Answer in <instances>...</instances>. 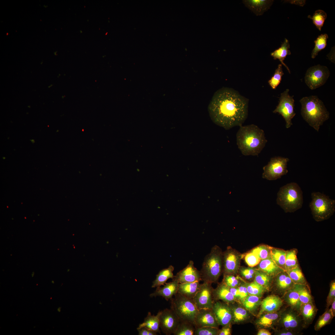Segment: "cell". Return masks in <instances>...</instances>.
Returning a JSON list of instances; mask_svg holds the SVG:
<instances>
[{
  "label": "cell",
  "instance_id": "cell-1",
  "mask_svg": "<svg viewBox=\"0 0 335 335\" xmlns=\"http://www.w3.org/2000/svg\"><path fill=\"white\" fill-rule=\"evenodd\" d=\"M248 100L233 89L223 87L214 93L208 107L210 117L226 130L240 126L248 115Z\"/></svg>",
  "mask_w": 335,
  "mask_h": 335
},
{
  "label": "cell",
  "instance_id": "cell-2",
  "mask_svg": "<svg viewBox=\"0 0 335 335\" xmlns=\"http://www.w3.org/2000/svg\"><path fill=\"white\" fill-rule=\"evenodd\" d=\"M236 138L239 149L245 156H258L267 142L264 131L253 124L240 126Z\"/></svg>",
  "mask_w": 335,
  "mask_h": 335
},
{
  "label": "cell",
  "instance_id": "cell-3",
  "mask_svg": "<svg viewBox=\"0 0 335 335\" xmlns=\"http://www.w3.org/2000/svg\"><path fill=\"white\" fill-rule=\"evenodd\" d=\"M301 114L303 119L317 132L329 118V113L324 103L316 96L302 98Z\"/></svg>",
  "mask_w": 335,
  "mask_h": 335
},
{
  "label": "cell",
  "instance_id": "cell-4",
  "mask_svg": "<svg viewBox=\"0 0 335 335\" xmlns=\"http://www.w3.org/2000/svg\"><path fill=\"white\" fill-rule=\"evenodd\" d=\"M277 196V204L286 213L294 212L302 207L303 192L296 183L291 182L281 187Z\"/></svg>",
  "mask_w": 335,
  "mask_h": 335
},
{
  "label": "cell",
  "instance_id": "cell-5",
  "mask_svg": "<svg viewBox=\"0 0 335 335\" xmlns=\"http://www.w3.org/2000/svg\"><path fill=\"white\" fill-rule=\"evenodd\" d=\"M223 252L215 245L205 257L200 271L201 280L212 284L216 282L223 270Z\"/></svg>",
  "mask_w": 335,
  "mask_h": 335
},
{
  "label": "cell",
  "instance_id": "cell-6",
  "mask_svg": "<svg viewBox=\"0 0 335 335\" xmlns=\"http://www.w3.org/2000/svg\"><path fill=\"white\" fill-rule=\"evenodd\" d=\"M311 200L309 204L313 218L316 221L328 219L335 211V201L319 192L311 194Z\"/></svg>",
  "mask_w": 335,
  "mask_h": 335
},
{
  "label": "cell",
  "instance_id": "cell-7",
  "mask_svg": "<svg viewBox=\"0 0 335 335\" xmlns=\"http://www.w3.org/2000/svg\"><path fill=\"white\" fill-rule=\"evenodd\" d=\"M170 300L171 309L176 314L180 322L190 323L194 325L199 310L192 299L186 298L178 293Z\"/></svg>",
  "mask_w": 335,
  "mask_h": 335
},
{
  "label": "cell",
  "instance_id": "cell-8",
  "mask_svg": "<svg viewBox=\"0 0 335 335\" xmlns=\"http://www.w3.org/2000/svg\"><path fill=\"white\" fill-rule=\"evenodd\" d=\"M289 161L288 158L280 156L271 158L268 164L263 167L262 177L270 181L281 178L288 172L287 165Z\"/></svg>",
  "mask_w": 335,
  "mask_h": 335
},
{
  "label": "cell",
  "instance_id": "cell-9",
  "mask_svg": "<svg viewBox=\"0 0 335 335\" xmlns=\"http://www.w3.org/2000/svg\"><path fill=\"white\" fill-rule=\"evenodd\" d=\"M289 91V89H286L281 94L279 104L273 111V113H278L283 117L286 122L287 128H290L293 125L292 120L296 114L294 110L293 96L290 95Z\"/></svg>",
  "mask_w": 335,
  "mask_h": 335
},
{
  "label": "cell",
  "instance_id": "cell-10",
  "mask_svg": "<svg viewBox=\"0 0 335 335\" xmlns=\"http://www.w3.org/2000/svg\"><path fill=\"white\" fill-rule=\"evenodd\" d=\"M330 74L327 67L318 65L307 69L304 77L305 82L310 89L314 90L324 85Z\"/></svg>",
  "mask_w": 335,
  "mask_h": 335
},
{
  "label": "cell",
  "instance_id": "cell-11",
  "mask_svg": "<svg viewBox=\"0 0 335 335\" xmlns=\"http://www.w3.org/2000/svg\"><path fill=\"white\" fill-rule=\"evenodd\" d=\"M243 258V254L231 247L228 246L223 252L222 272L224 275H236L240 266L241 260Z\"/></svg>",
  "mask_w": 335,
  "mask_h": 335
},
{
  "label": "cell",
  "instance_id": "cell-12",
  "mask_svg": "<svg viewBox=\"0 0 335 335\" xmlns=\"http://www.w3.org/2000/svg\"><path fill=\"white\" fill-rule=\"evenodd\" d=\"M211 284L203 282L193 300L198 310L211 309L214 302Z\"/></svg>",
  "mask_w": 335,
  "mask_h": 335
},
{
  "label": "cell",
  "instance_id": "cell-13",
  "mask_svg": "<svg viewBox=\"0 0 335 335\" xmlns=\"http://www.w3.org/2000/svg\"><path fill=\"white\" fill-rule=\"evenodd\" d=\"M159 321L160 327L167 335L173 334L180 322L175 312L171 309H168L160 311Z\"/></svg>",
  "mask_w": 335,
  "mask_h": 335
},
{
  "label": "cell",
  "instance_id": "cell-14",
  "mask_svg": "<svg viewBox=\"0 0 335 335\" xmlns=\"http://www.w3.org/2000/svg\"><path fill=\"white\" fill-rule=\"evenodd\" d=\"M212 310L219 325L224 326L230 324L232 321V310L226 303L216 301L214 302Z\"/></svg>",
  "mask_w": 335,
  "mask_h": 335
},
{
  "label": "cell",
  "instance_id": "cell-15",
  "mask_svg": "<svg viewBox=\"0 0 335 335\" xmlns=\"http://www.w3.org/2000/svg\"><path fill=\"white\" fill-rule=\"evenodd\" d=\"M172 279L177 281L179 284L194 282L201 280L200 271L194 266V262L190 261L187 265L178 272Z\"/></svg>",
  "mask_w": 335,
  "mask_h": 335
},
{
  "label": "cell",
  "instance_id": "cell-16",
  "mask_svg": "<svg viewBox=\"0 0 335 335\" xmlns=\"http://www.w3.org/2000/svg\"><path fill=\"white\" fill-rule=\"evenodd\" d=\"M194 326L195 328L211 326L218 328V324L212 310H199L195 317Z\"/></svg>",
  "mask_w": 335,
  "mask_h": 335
},
{
  "label": "cell",
  "instance_id": "cell-17",
  "mask_svg": "<svg viewBox=\"0 0 335 335\" xmlns=\"http://www.w3.org/2000/svg\"><path fill=\"white\" fill-rule=\"evenodd\" d=\"M282 305L283 301L278 296L275 295L269 296L261 302L260 310L258 316L264 314L275 312L279 309Z\"/></svg>",
  "mask_w": 335,
  "mask_h": 335
},
{
  "label": "cell",
  "instance_id": "cell-18",
  "mask_svg": "<svg viewBox=\"0 0 335 335\" xmlns=\"http://www.w3.org/2000/svg\"><path fill=\"white\" fill-rule=\"evenodd\" d=\"M179 283L177 281L172 279L171 282L166 283L163 287H157L156 290L150 295V297L161 296L168 301L178 292Z\"/></svg>",
  "mask_w": 335,
  "mask_h": 335
},
{
  "label": "cell",
  "instance_id": "cell-19",
  "mask_svg": "<svg viewBox=\"0 0 335 335\" xmlns=\"http://www.w3.org/2000/svg\"><path fill=\"white\" fill-rule=\"evenodd\" d=\"M273 0H243L245 6L257 16L262 15L269 9L272 4Z\"/></svg>",
  "mask_w": 335,
  "mask_h": 335
},
{
  "label": "cell",
  "instance_id": "cell-20",
  "mask_svg": "<svg viewBox=\"0 0 335 335\" xmlns=\"http://www.w3.org/2000/svg\"><path fill=\"white\" fill-rule=\"evenodd\" d=\"M257 266L258 270L274 278L280 273L284 271L278 266L271 258L261 260Z\"/></svg>",
  "mask_w": 335,
  "mask_h": 335
},
{
  "label": "cell",
  "instance_id": "cell-21",
  "mask_svg": "<svg viewBox=\"0 0 335 335\" xmlns=\"http://www.w3.org/2000/svg\"><path fill=\"white\" fill-rule=\"evenodd\" d=\"M212 295L213 299L217 301L221 300L226 303H231L236 299L230 291L229 287L222 282L216 288L213 289Z\"/></svg>",
  "mask_w": 335,
  "mask_h": 335
},
{
  "label": "cell",
  "instance_id": "cell-22",
  "mask_svg": "<svg viewBox=\"0 0 335 335\" xmlns=\"http://www.w3.org/2000/svg\"><path fill=\"white\" fill-rule=\"evenodd\" d=\"M200 285L199 281L179 284L177 293L186 298L193 299Z\"/></svg>",
  "mask_w": 335,
  "mask_h": 335
},
{
  "label": "cell",
  "instance_id": "cell-23",
  "mask_svg": "<svg viewBox=\"0 0 335 335\" xmlns=\"http://www.w3.org/2000/svg\"><path fill=\"white\" fill-rule=\"evenodd\" d=\"M290 47V44L288 40L286 38H285L283 42L281 44V46L271 52L270 55L274 59H278L281 63V64L286 67L288 72L290 74V71L289 68L284 62L287 56L290 55L291 54L290 51L289 50Z\"/></svg>",
  "mask_w": 335,
  "mask_h": 335
},
{
  "label": "cell",
  "instance_id": "cell-24",
  "mask_svg": "<svg viewBox=\"0 0 335 335\" xmlns=\"http://www.w3.org/2000/svg\"><path fill=\"white\" fill-rule=\"evenodd\" d=\"M160 311H159L156 315H152L149 312L143 323L139 324L137 329L145 327L156 333H160L159 316Z\"/></svg>",
  "mask_w": 335,
  "mask_h": 335
},
{
  "label": "cell",
  "instance_id": "cell-25",
  "mask_svg": "<svg viewBox=\"0 0 335 335\" xmlns=\"http://www.w3.org/2000/svg\"><path fill=\"white\" fill-rule=\"evenodd\" d=\"M174 267L172 265L160 270L156 275L155 279L153 282L151 287L154 288L164 285L169 279H172L174 277L173 271Z\"/></svg>",
  "mask_w": 335,
  "mask_h": 335
},
{
  "label": "cell",
  "instance_id": "cell-26",
  "mask_svg": "<svg viewBox=\"0 0 335 335\" xmlns=\"http://www.w3.org/2000/svg\"><path fill=\"white\" fill-rule=\"evenodd\" d=\"M286 251L272 247L271 258L275 263L285 271Z\"/></svg>",
  "mask_w": 335,
  "mask_h": 335
},
{
  "label": "cell",
  "instance_id": "cell-27",
  "mask_svg": "<svg viewBox=\"0 0 335 335\" xmlns=\"http://www.w3.org/2000/svg\"><path fill=\"white\" fill-rule=\"evenodd\" d=\"M274 278L277 286L281 289L284 290L289 288L294 284L285 271L280 273Z\"/></svg>",
  "mask_w": 335,
  "mask_h": 335
},
{
  "label": "cell",
  "instance_id": "cell-28",
  "mask_svg": "<svg viewBox=\"0 0 335 335\" xmlns=\"http://www.w3.org/2000/svg\"><path fill=\"white\" fill-rule=\"evenodd\" d=\"M297 250L293 248L286 251L285 271L290 270L299 265L297 258Z\"/></svg>",
  "mask_w": 335,
  "mask_h": 335
},
{
  "label": "cell",
  "instance_id": "cell-29",
  "mask_svg": "<svg viewBox=\"0 0 335 335\" xmlns=\"http://www.w3.org/2000/svg\"><path fill=\"white\" fill-rule=\"evenodd\" d=\"M294 284H305L306 281L299 265L286 271Z\"/></svg>",
  "mask_w": 335,
  "mask_h": 335
},
{
  "label": "cell",
  "instance_id": "cell-30",
  "mask_svg": "<svg viewBox=\"0 0 335 335\" xmlns=\"http://www.w3.org/2000/svg\"><path fill=\"white\" fill-rule=\"evenodd\" d=\"M328 38V36L327 34H322L319 35L314 41L315 46L311 53L312 58H315L318 53L326 47Z\"/></svg>",
  "mask_w": 335,
  "mask_h": 335
},
{
  "label": "cell",
  "instance_id": "cell-31",
  "mask_svg": "<svg viewBox=\"0 0 335 335\" xmlns=\"http://www.w3.org/2000/svg\"><path fill=\"white\" fill-rule=\"evenodd\" d=\"M327 17L326 13L322 10H316L312 16L308 15V17L311 19L313 24L320 31L323 26L325 20Z\"/></svg>",
  "mask_w": 335,
  "mask_h": 335
},
{
  "label": "cell",
  "instance_id": "cell-32",
  "mask_svg": "<svg viewBox=\"0 0 335 335\" xmlns=\"http://www.w3.org/2000/svg\"><path fill=\"white\" fill-rule=\"evenodd\" d=\"M294 286L288 291L287 300L290 305L296 306L301 304L299 299V284H294Z\"/></svg>",
  "mask_w": 335,
  "mask_h": 335
},
{
  "label": "cell",
  "instance_id": "cell-33",
  "mask_svg": "<svg viewBox=\"0 0 335 335\" xmlns=\"http://www.w3.org/2000/svg\"><path fill=\"white\" fill-rule=\"evenodd\" d=\"M195 329V327L193 324L187 322H180L173 334L193 335Z\"/></svg>",
  "mask_w": 335,
  "mask_h": 335
},
{
  "label": "cell",
  "instance_id": "cell-34",
  "mask_svg": "<svg viewBox=\"0 0 335 335\" xmlns=\"http://www.w3.org/2000/svg\"><path fill=\"white\" fill-rule=\"evenodd\" d=\"M242 301V304L245 309L250 311H254L260 303V297L248 295Z\"/></svg>",
  "mask_w": 335,
  "mask_h": 335
},
{
  "label": "cell",
  "instance_id": "cell-35",
  "mask_svg": "<svg viewBox=\"0 0 335 335\" xmlns=\"http://www.w3.org/2000/svg\"><path fill=\"white\" fill-rule=\"evenodd\" d=\"M273 278L257 269L254 279V281L268 289Z\"/></svg>",
  "mask_w": 335,
  "mask_h": 335
},
{
  "label": "cell",
  "instance_id": "cell-36",
  "mask_svg": "<svg viewBox=\"0 0 335 335\" xmlns=\"http://www.w3.org/2000/svg\"><path fill=\"white\" fill-rule=\"evenodd\" d=\"M278 317V314L276 312L265 313L260 317L257 324L264 327H269L271 326Z\"/></svg>",
  "mask_w": 335,
  "mask_h": 335
},
{
  "label": "cell",
  "instance_id": "cell-37",
  "mask_svg": "<svg viewBox=\"0 0 335 335\" xmlns=\"http://www.w3.org/2000/svg\"><path fill=\"white\" fill-rule=\"evenodd\" d=\"M272 247L266 244H260L251 250L259 257L261 260L271 258Z\"/></svg>",
  "mask_w": 335,
  "mask_h": 335
},
{
  "label": "cell",
  "instance_id": "cell-38",
  "mask_svg": "<svg viewBox=\"0 0 335 335\" xmlns=\"http://www.w3.org/2000/svg\"><path fill=\"white\" fill-rule=\"evenodd\" d=\"M249 295L261 297L267 289L262 286L254 281L245 284Z\"/></svg>",
  "mask_w": 335,
  "mask_h": 335
},
{
  "label": "cell",
  "instance_id": "cell-39",
  "mask_svg": "<svg viewBox=\"0 0 335 335\" xmlns=\"http://www.w3.org/2000/svg\"><path fill=\"white\" fill-rule=\"evenodd\" d=\"M282 67L281 64L278 65L273 75L268 81L269 85L273 89H275L279 84L284 74Z\"/></svg>",
  "mask_w": 335,
  "mask_h": 335
},
{
  "label": "cell",
  "instance_id": "cell-40",
  "mask_svg": "<svg viewBox=\"0 0 335 335\" xmlns=\"http://www.w3.org/2000/svg\"><path fill=\"white\" fill-rule=\"evenodd\" d=\"M257 268L254 267L240 266L238 273L244 279L248 280L254 279Z\"/></svg>",
  "mask_w": 335,
  "mask_h": 335
},
{
  "label": "cell",
  "instance_id": "cell-41",
  "mask_svg": "<svg viewBox=\"0 0 335 335\" xmlns=\"http://www.w3.org/2000/svg\"><path fill=\"white\" fill-rule=\"evenodd\" d=\"M233 320L235 322H239L246 319L248 316L247 310L242 307H238L232 309Z\"/></svg>",
  "mask_w": 335,
  "mask_h": 335
},
{
  "label": "cell",
  "instance_id": "cell-42",
  "mask_svg": "<svg viewBox=\"0 0 335 335\" xmlns=\"http://www.w3.org/2000/svg\"><path fill=\"white\" fill-rule=\"evenodd\" d=\"M241 278L238 275H224L222 282L229 288L236 287L240 284Z\"/></svg>",
  "mask_w": 335,
  "mask_h": 335
},
{
  "label": "cell",
  "instance_id": "cell-43",
  "mask_svg": "<svg viewBox=\"0 0 335 335\" xmlns=\"http://www.w3.org/2000/svg\"><path fill=\"white\" fill-rule=\"evenodd\" d=\"M243 256L245 262L249 267H254L257 266L261 260L257 255L251 250L243 254Z\"/></svg>",
  "mask_w": 335,
  "mask_h": 335
},
{
  "label": "cell",
  "instance_id": "cell-44",
  "mask_svg": "<svg viewBox=\"0 0 335 335\" xmlns=\"http://www.w3.org/2000/svg\"><path fill=\"white\" fill-rule=\"evenodd\" d=\"M305 284H299V299L300 304L303 305L311 302V297Z\"/></svg>",
  "mask_w": 335,
  "mask_h": 335
},
{
  "label": "cell",
  "instance_id": "cell-45",
  "mask_svg": "<svg viewBox=\"0 0 335 335\" xmlns=\"http://www.w3.org/2000/svg\"><path fill=\"white\" fill-rule=\"evenodd\" d=\"M219 329L211 326L195 328L194 335H217Z\"/></svg>",
  "mask_w": 335,
  "mask_h": 335
},
{
  "label": "cell",
  "instance_id": "cell-46",
  "mask_svg": "<svg viewBox=\"0 0 335 335\" xmlns=\"http://www.w3.org/2000/svg\"><path fill=\"white\" fill-rule=\"evenodd\" d=\"M329 309L326 311L319 318L315 325L316 330H319L328 324L333 317Z\"/></svg>",
  "mask_w": 335,
  "mask_h": 335
},
{
  "label": "cell",
  "instance_id": "cell-47",
  "mask_svg": "<svg viewBox=\"0 0 335 335\" xmlns=\"http://www.w3.org/2000/svg\"><path fill=\"white\" fill-rule=\"evenodd\" d=\"M302 314L304 317L307 319L311 318L313 316L315 309L311 302L303 305Z\"/></svg>",
  "mask_w": 335,
  "mask_h": 335
},
{
  "label": "cell",
  "instance_id": "cell-48",
  "mask_svg": "<svg viewBox=\"0 0 335 335\" xmlns=\"http://www.w3.org/2000/svg\"><path fill=\"white\" fill-rule=\"evenodd\" d=\"M283 323L284 326L286 328H294L296 327L298 324L297 321L292 315L288 314L286 315L283 319Z\"/></svg>",
  "mask_w": 335,
  "mask_h": 335
},
{
  "label": "cell",
  "instance_id": "cell-49",
  "mask_svg": "<svg viewBox=\"0 0 335 335\" xmlns=\"http://www.w3.org/2000/svg\"><path fill=\"white\" fill-rule=\"evenodd\" d=\"M334 298H335V282L334 281L331 284L329 292L327 298V304L328 306L332 304Z\"/></svg>",
  "mask_w": 335,
  "mask_h": 335
},
{
  "label": "cell",
  "instance_id": "cell-50",
  "mask_svg": "<svg viewBox=\"0 0 335 335\" xmlns=\"http://www.w3.org/2000/svg\"><path fill=\"white\" fill-rule=\"evenodd\" d=\"M239 286L238 288L239 293V299L242 301L249 294L245 284L240 285Z\"/></svg>",
  "mask_w": 335,
  "mask_h": 335
},
{
  "label": "cell",
  "instance_id": "cell-51",
  "mask_svg": "<svg viewBox=\"0 0 335 335\" xmlns=\"http://www.w3.org/2000/svg\"><path fill=\"white\" fill-rule=\"evenodd\" d=\"M230 323L223 326L222 328L219 329L218 335H231Z\"/></svg>",
  "mask_w": 335,
  "mask_h": 335
},
{
  "label": "cell",
  "instance_id": "cell-52",
  "mask_svg": "<svg viewBox=\"0 0 335 335\" xmlns=\"http://www.w3.org/2000/svg\"><path fill=\"white\" fill-rule=\"evenodd\" d=\"M139 335H156L157 333L148 329L143 327L137 329Z\"/></svg>",
  "mask_w": 335,
  "mask_h": 335
},
{
  "label": "cell",
  "instance_id": "cell-53",
  "mask_svg": "<svg viewBox=\"0 0 335 335\" xmlns=\"http://www.w3.org/2000/svg\"><path fill=\"white\" fill-rule=\"evenodd\" d=\"M229 289L233 296L235 297V298H238L239 299V290L238 287H234V288H229Z\"/></svg>",
  "mask_w": 335,
  "mask_h": 335
},
{
  "label": "cell",
  "instance_id": "cell-54",
  "mask_svg": "<svg viewBox=\"0 0 335 335\" xmlns=\"http://www.w3.org/2000/svg\"><path fill=\"white\" fill-rule=\"evenodd\" d=\"M271 333L269 331L264 329H259L257 333V335H271Z\"/></svg>",
  "mask_w": 335,
  "mask_h": 335
},
{
  "label": "cell",
  "instance_id": "cell-55",
  "mask_svg": "<svg viewBox=\"0 0 335 335\" xmlns=\"http://www.w3.org/2000/svg\"><path fill=\"white\" fill-rule=\"evenodd\" d=\"M289 1L288 2L292 4H295L300 6H303L305 3V1L304 0H296V1Z\"/></svg>",
  "mask_w": 335,
  "mask_h": 335
},
{
  "label": "cell",
  "instance_id": "cell-56",
  "mask_svg": "<svg viewBox=\"0 0 335 335\" xmlns=\"http://www.w3.org/2000/svg\"><path fill=\"white\" fill-rule=\"evenodd\" d=\"M333 317H334L335 316V298H334L332 303V306L330 309H329Z\"/></svg>",
  "mask_w": 335,
  "mask_h": 335
},
{
  "label": "cell",
  "instance_id": "cell-57",
  "mask_svg": "<svg viewBox=\"0 0 335 335\" xmlns=\"http://www.w3.org/2000/svg\"><path fill=\"white\" fill-rule=\"evenodd\" d=\"M280 335H293L291 333L289 332H287L286 333H281Z\"/></svg>",
  "mask_w": 335,
  "mask_h": 335
},
{
  "label": "cell",
  "instance_id": "cell-58",
  "mask_svg": "<svg viewBox=\"0 0 335 335\" xmlns=\"http://www.w3.org/2000/svg\"><path fill=\"white\" fill-rule=\"evenodd\" d=\"M61 307H59L57 309V311L59 312H60L61 311Z\"/></svg>",
  "mask_w": 335,
  "mask_h": 335
},
{
  "label": "cell",
  "instance_id": "cell-59",
  "mask_svg": "<svg viewBox=\"0 0 335 335\" xmlns=\"http://www.w3.org/2000/svg\"><path fill=\"white\" fill-rule=\"evenodd\" d=\"M34 275V272H33L32 273V277H33V276Z\"/></svg>",
  "mask_w": 335,
  "mask_h": 335
},
{
  "label": "cell",
  "instance_id": "cell-60",
  "mask_svg": "<svg viewBox=\"0 0 335 335\" xmlns=\"http://www.w3.org/2000/svg\"><path fill=\"white\" fill-rule=\"evenodd\" d=\"M51 283H53V284H54V281H51Z\"/></svg>",
  "mask_w": 335,
  "mask_h": 335
}]
</instances>
